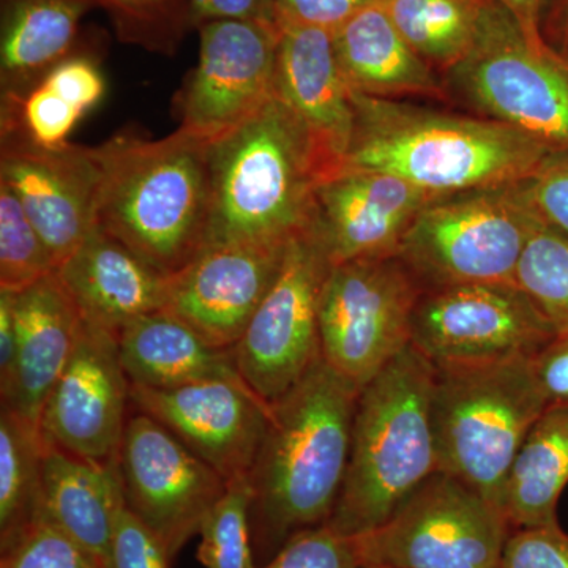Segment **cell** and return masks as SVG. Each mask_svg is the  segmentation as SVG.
Wrapping results in <instances>:
<instances>
[{"mask_svg":"<svg viewBox=\"0 0 568 568\" xmlns=\"http://www.w3.org/2000/svg\"><path fill=\"white\" fill-rule=\"evenodd\" d=\"M403 39L443 78L466 58L488 0H381Z\"/></svg>","mask_w":568,"mask_h":568,"instance_id":"f1b7e54d","label":"cell"},{"mask_svg":"<svg viewBox=\"0 0 568 568\" xmlns=\"http://www.w3.org/2000/svg\"><path fill=\"white\" fill-rule=\"evenodd\" d=\"M362 568H394V567H386V566H362Z\"/></svg>","mask_w":568,"mask_h":568,"instance_id":"bcb514c9","label":"cell"},{"mask_svg":"<svg viewBox=\"0 0 568 568\" xmlns=\"http://www.w3.org/2000/svg\"><path fill=\"white\" fill-rule=\"evenodd\" d=\"M443 81L448 102L510 126L551 153L568 152V65L534 50L495 0L485 7L473 48Z\"/></svg>","mask_w":568,"mask_h":568,"instance_id":"ba28073f","label":"cell"},{"mask_svg":"<svg viewBox=\"0 0 568 568\" xmlns=\"http://www.w3.org/2000/svg\"><path fill=\"white\" fill-rule=\"evenodd\" d=\"M130 402L226 481L248 476L271 417V407L254 392L224 381L178 388L132 386Z\"/></svg>","mask_w":568,"mask_h":568,"instance_id":"e0dca14e","label":"cell"},{"mask_svg":"<svg viewBox=\"0 0 568 568\" xmlns=\"http://www.w3.org/2000/svg\"><path fill=\"white\" fill-rule=\"evenodd\" d=\"M13 306L17 349L0 398L3 407L40 426L44 403L77 346L82 320L55 272L14 293Z\"/></svg>","mask_w":568,"mask_h":568,"instance_id":"7402d4cb","label":"cell"},{"mask_svg":"<svg viewBox=\"0 0 568 568\" xmlns=\"http://www.w3.org/2000/svg\"><path fill=\"white\" fill-rule=\"evenodd\" d=\"M568 485V406H548L519 448L504 491L511 529L558 523V503Z\"/></svg>","mask_w":568,"mask_h":568,"instance_id":"83f0119b","label":"cell"},{"mask_svg":"<svg viewBox=\"0 0 568 568\" xmlns=\"http://www.w3.org/2000/svg\"><path fill=\"white\" fill-rule=\"evenodd\" d=\"M437 196L396 175L343 170L317 183L312 230L332 265L396 256L410 224Z\"/></svg>","mask_w":568,"mask_h":568,"instance_id":"d6986e66","label":"cell"},{"mask_svg":"<svg viewBox=\"0 0 568 568\" xmlns=\"http://www.w3.org/2000/svg\"><path fill=\"white\" fill-rule=\"evenodd\" d=\"M54 272V260L39 231L17 194L0 182V291L21 293Z\"/></svg>","mask_w":568,"mask_h":568,"instance_id":"836d02e7","label":"cell"},{"mask_svg":"<svg viewBox=\"0 0 568 568\" xmlns=\"http://www.w3.org/2000/svg\"><path fill=\"white\" fill-rule=\"evenodd\" d=\"M515 283L558 334H568V235L541 223L519 260Z\"/></svg>","mask_w":568,"mask_h":568,"instance_id":"4dcf8cb0","label":"cell"},{"mask_svg":"<svg viewBox=\"0 0 568 568\" xmlns=\"http://www.w3.org/2000/svg\"><path fill=\"white\" fill-rule=\"evenodd\" d=\"M331 267L312 226L294 237L274 284L234 346L239 373L268 407L321 358L320 302Z\"/></svg>","mask_w":568,"mask_h":568,"instance_id":"8fae6325","label":"cell"},{"mask_svg":"<svg viewBox=\"0 0 568 568\" xmlns=\"http://www.w3.org/2000/svg\"><path fill=\"white\" fill-rule=\"evenodd\" d=\"M248 478L227 481L226 491L201 525L197 560L204 568H260L254 552Z\"/></svg>","mask_w":568,"mask_h":568,"instance_id":"1f68e13d","label":"cell"},{"mask_svg":"<svg viewBox=\"0 0 568 568\" xmlns=\"http://www.w3.org/2000/svg\"><path fill=\"white\" fill-rule=\"evenodd\" d=\"M541 222L525 181L440 194L410 224L396 256L426 290L515 283Z\"/></svg>","mask_w":568,"mask_h":568,"instance_id":"52a82bcc","label":"cell"},{"mask_svg":"<svg viewBox=\"0 0 568 568\" xmlns=\"http://www.w3.org/2000/svg\"><path fill=\"white\" fill-rule=\"evenodd\" d=\"M499 568H568V534L559 525L511 530Z\"/></svg>","mask_w":568,"mask_h":568,"instance_id":"74e56055","label":"cell"},{"mask_svg":"<svg viewBox=\"0 0 568 568\" xmlns=\"http://www.w3.org/2000/svg\"><path fill=\"white\" fill-rule=\"evenodd\" d=\"M332 36L351 91L379 99L448 102L443 78L403 39L381 0L357 11Z\"/></svg>","mask_w":568,"mask_h":568,"instance_id":"603a6c76","label":"cell"},{"mask_svg":"<svg viewBox=\"0 0 568 568\" xmlns=\"http://www.w3.org/2000/svg\"><path fill=\"white\" fill-rule=\"evenodd\" d=\"M82 321L119 335L126 324L166 308L171 276L93 227L58 268Z\"/></svg>","mask_w":568,"mask_h":568,"instance_id":"44dd1931","label":"cell"},{"mask_svg":"<svg viewBox=\"0 0 568 568\" xmlns=\"http://www.w3.org/2000/svg\"><path fill=\"white\" fill-rule=\"evenodd\" d=\"M361 388L321 357L271 406L250 469L252 529L263 567L298 532L327 525L345 484Z\"/></svg>","mask_w":568,"mask_h":568,"instance_id":"6da1fadb","label":"cell"},{"mask_svg":"<svg viewBox=\"0 0 568 568\" xmlns=\"http://www.w3.org/2000/svg\"><path fill=\"white\" fill-rule=\"evenodd\" d=\"M556 335L517 283L426 290L410 323V346L435 366L534 357Z\"/></svg>","mask_w":568,"mask_h":568,"instance_id":"7c38bea8","label":"cell"},{"mask_svg":"<svg viewBox=\"0 0 568 568\" xmlns=\"http://www.w3.org/2000/svg\"><path fill=\"white\" fill-rule=\"evenodd\" d=\"M130 388L118 335L82 321L69 364L44 403L41 436L97 465H118L132 407Z\"/></svg>","mask_w":568,"mask_h":568,"instance_id":"9a60e30c","label":"cell"},{"mask_svg":"<svg viewBox=\"0 0 568 568\" xmlns=\"http://www.w3.org/2000/svg\"><path fill=\"white\" fill-rule=\"evenodd\" d=\"M171 560L162 540L129 508H123L104 568H170Z\"/></svg>","mask_w":568,"mask_h":568,"instance_id":"8d00e7d4","label":"cell"},{"mask_svg":"<svg viewBox=\"0 0 568 568\" xmlns=\"http://www.w3.org/2000/svg\"><path fill=\"white\" fill-rule=\"evenodd\" d=\"M260 568H362L354 537L324 525L298 532Z\"/></svg>","mask_w":568,"mask_h":568,"instance_id":"d590c367","label":"cell"},{"mask_svg":"<svg viewBox=\"0 0 568 568\" xmlns=\"http://www.w3.org/2000/svg\"><path fill=\"white\" fill-rule=\"evenodd\" d=\"M192 9L196 28L203 22L222 20L275 24L268 0H192Z\"/></svg>","mask_w":568,"mask_h":568,"instance_id":"b9f144b4","label":"cell"},{"mask_svg":"<svg viewBox=\"0 0 568 568\" xmlns=\"http://www.w3.org/2000/svg\"><path fill=\"white\" fill-rule=\"evenodd\" d=\"M106 81L99 62L80 51L48 71L28 92L2 97V138L43 149L69 144L81 119L102 102Z\"/></svg>","mask_w":568,"mask_h":568,"instance_id":"4316f807","label":"cell"},{"mask_svg":"<svg viewBox=\"0 0 568 568\" xmlns=\"http://www.w3.org/2000/svg\"><path fill=\"white\" fill-rule=\"evenodd\" d=\"M106 11L119 40L142 50L173 55L196 28L192 0H92Z\"/></svg>","mask_w":568,"mask_h":568,"instance_id":"d6a6232c","label":"cell"},{"mask_svg":"<svg viewBox=\"0 0 568 568\" xmlns=\"http://www.w3.org/2000/svg\"><path fill=\"white\" fill-rule=\"evenodd\" d=\"M43 448L39 425L0 406V544L39 515Z\"/></svg>","mask_w":568,"mask_h":568,"instance_id":"f546056e","label":"cell"},{"mask_svg":"<svg viewBox=\"0 0 568 568\" xmlns=\"http://www.w3.org/2000/svg\"><path fill=\"white\" fill-rule=\"evenodd\" d=\"M540 33L548 50L568 61V0H545Z\"/></svg>","mask_w":568,"mask_h":568,"instance_id":"7bdbcfd3","label":"cell"},{"mask_svg":"<svg viewBox=\"0 0 568 568\" xmlns=\"http://www.w3.org/2000/svg\"><path fill=\"white\" fill-rule=\"evenodd\" d=\"M564 62H566V63H567V65H568V61H564Z\"/></svg>","mask_w":568,"mask_h":568,"instance_id":"7dc6e473","label":"cell"},{"mask_svg":"<svg viewBox=\"0 0 568 568\" xmlns=\"http://www.w3.org/2000/svg\"><path fill=\"white\" fill-rule=\"evenodd\" d=\"M92 0H2L0 85L18 97L77 54L82 17Z\"/></svg>","mask_w":568,"mask_h":568,"instance_id":"484cf974","label":"cell"},{"mask_svg":"<svg viewBox=\"0 0 568 568\" xmlns=\"http://www.w3.org/2000/svg\"><path fill=\"white\" fill-rule=\"evenodd\" d=\"M530 358L435 366L432 413L439 470L503 511L515 458L548 407Z\"/></svg>","mask_w":568,"mask_h":568,"instance_id":"8992f818","label":"cell"},{"mask_svg":"<svg viewBox=\"0 0 568 568\" xmlns=\"http://www.w3.org/2000/svg\"><path fill=\"white\" fill-rule=\"evenodd\" d=\"M125 506L162 540L171 559L196 534L227 481L145 414H130L118 454Z\"/></svg>","mask_w":568,"mask_h":568,"instance_id":"4fadbf2b","label":"cell"},{"mask_svg":"<svg viewBox=\"0 0 568 568\" xmlns=\"http://www.w3.org/2000/svg\"><path fill=\"white\" fill-rule=\"evenodd\" d=\"M125 507L118 465H97L44 440L39 514L103 566Z\"/></svg>","mask_w":568,"mask_h":568,"instance_id":"d4e9b609","label":"cell"},{"mask_svg":"<svg viewBox=\"0 0 568 568\" xmlns=\"http://www.w3.org/2000/svg\"><path fill=\"white\" fill-rule=\"evenodd\" d=\"M118 342L132 386L178 388L224 381L250 388L239 373L233 351L212 346L166 310L126 324Z\"/></svg>","mask_w":568,"mask_h":568,"instance_id":"cb8c5ba5","label":"cell"},{"mask_svg":"<svg viewBox=\"0 0 568 568\" xmlns=\"http://www.w3.org/2000/svg\"><path fill=\"white\" fill-rule=\"evenodd\" d=\"M317 183L305 133L274 97L213 141L207 245L290 244L312 226Z\"/></svg>","mask_w":568,"mask_h":568,"instance_id":"5b68a950","label":"cell"},{"mask_svg":"<svg viewBox=\"0 0 568 568\" xmlns=\"http://www.w3.org/2000/svg\"><path fill=\"white\" fill-rule=\"evenodd\" d=\"M286 245H207L170 278L166 312L233 351L282 268Z\"/></svg>","mask_w":568,"mask_h":568,"instance_id":"ac0fdd59","label":"cell"},{"mask_svg":"<svg viewBox=\"0 0 568 568\" xmlns=\"http://www.w3.org/2000/svg\"><path fill=\"white\" fill-rule=\"evenodd\" d=\"M424 287L398 256L332 265L320 302L321 357L364 388L410 345Z\"/></svg>","mask_w":568,"mask_h":568,"instance_id":"30bf717a","label":"cell"},{"mask_svg":"<svg viewBox=\"0 0 568 568\" xmlns=\"http://www.w3.org/2000/svg\"><path fill=\"white\" fill-rule=\"evenodd\" d=\"M280 29L275 97L305 133L321 182L345 166L354 132L353 91L336 59L332 32Z\"/></svg>","mask_w":568,"mask_h":568,"instance_id":"ffe728a7","label":"cell"},{"mask_svg":"<svg viewBox=\"0 0 568 568\" xmlns=\"http://www.w3.org/2000/svg\"><path fill=\"white\" fill-rule=\"evenodd\" d=\"M379 0H268L278 28L298 26L334 33L357 11Z\"/></svg>","mask_w":568,"mask_h":568,"instance_id":"ab89813d","label":"cell"},{"mask_svg":"<svg viewBox=\"0 0 568 568\" xmlns=\"http://www.w3.org/2000/svg\"><path fill=\"white\" fill-rule=\"evenodd\" d=\"M495 2L514 17L534 50L545 52V54H555L548 50L540 33V17L545 0H495Z\"/></svg>","mask_w":568,"mask_h":568,"instance_id":"ee69618b","label":"cell"},{"mask_svg":"<svg viewBox=\"0 0 568 568\" xmlns=\"http://www.w3.org/2000/svg\"><path fill=\"white\" fill-rule=\"evenodd\" d=\"M530 362L548 406H568V334L556 335Z\"/></svg>","mask_w":568,"mask_h":568,"instance_id":"60d3db41","label":"cell"},{"mask_svg":"<svg viewBox=\"0 0 568 568\" xmlns=\"http://www.w3.org/2000/svg\"><path fill=\"white\" fill-rule=\"evenodd\" d=\"M511 530L499 507L437 470L384 525L354 540L362 566L499 568Z\"/></svg>","mask_w":568,"mask_h":568,"instance_id":"9c48e42d","label":"cell"},{"mask_svg":"<svg viewBox=\"0 0 568 568\" xmlns=\"http://www.w3.org/2000/svg\"><path fill=\"white\" fill-rule=\"evenodd\" d=\"M0 568H104L50 519L39 514L20 532L0 544Z\"/></svg>","mask_w":568,"mask_h":568,"instance_id":"e575fe53","label":"cell"},{"mask_svg":"<svg viewBox=\"0 0 568 568\" xmlns=\"http://www.w3.org/2000/svg\"><path fill=\"white\" fill-rule=\"evenodd\" d=\"M525 189L541 222L568 235V152L549 153Z\"/></svg>","mask_w":568,"mask_h":568,"instance_id":"f35d334b","label":"cell"},{"mask_svg":"<svg viewBox=\"0 0 568 568\" xmlns=\"http://www.w3.org/2000/svg\"><path fill=\"white\" fill-rule=\"evenodd\" d=\"M0 182L28 213L55 268L95 227L102 182L99 145L69 144L43 149L18 138H2Z\"/></svg>","mask_w":568,"mask_h":568,"instance_id":"2e32d148","label":"cell"},{"mask_svg":"<svg viewBox=\"0 0 568 568\" xmlns=\"http://www.w3.org/2000/svg\"><path fill=\"white\" fill-rule=\"evenodd\" d=\"M197 29L200 59L174 97V114L179 129L216 141L274 99L282 29L241 20L203 22Z\"/></svg>","mask_w":568,"mask_h":568,"instance_id":"5bb4252c","label":"cell"},{"mask_svg":"<svg viewBox=\"0 0 568 568\" xmlns=\"http://www.w3.org/2000/svg\"><path fill=\"white\" fill-rule=\"evenodd\" d=\"M435 365L407 346L358 394L345 484L327 525L347 537L387 521L439 470Z\"/></svg>","mask_w":568,"mask_h":568,"instance_id":"277c9868","label":"cell"},{"mask_svg":"<svg viewBox=\"0 0 568 568\" xmlns=\"http://www.w3.org/2000/svg\"><path fill=\"white\" fill-rule=\"evenodd\" d=\"M353 103V140L343 170L396 175L428 193L523 182L551 153L480 115L357 92Z\"/></svg>","mask_w":568,"mask_h":568,"instance_id":"7a4b0ae2","label":"cell"},{"mask_svg":"<svg viewBox=\"0 0 568 568\" xmlns=\"http://www.w3.org/2000/svg\"><path fill=\"white\" fill-rule=\"evenodd\" d=\"M13 302L14 293L0 291V386L9 381L17 349Z\"/></svg>","mask_w":568,"mask_h":568,"instance_id":"f6af8a7d","label":"cell"},{"mask_svg":"<svg viewBox=\"0 0 568 568\" xmlns=\"http://www.w3.org/2000/svg\"><path fill=\"white\" fill-rule=\"evenodd\" d=\"M212 144L183 129L160 140L119 133L104 141L95 226L162 274L181 272L207 245Z\"/></svg>","mask_w":568,"mask_h":568,"instance_id":"3957f363","label":"cell"}]
</instances>
